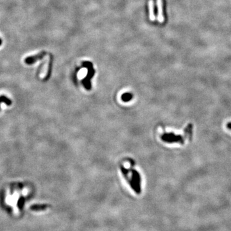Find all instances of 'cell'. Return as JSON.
Masks as SVG:
<instances>
[{
	"mask_svg": "<svg viewBox=\"0 0 231 231\" xmlns=\"http://www.w3.org/2000/svg\"><path fill=\"white\" fill-rule=\"evenodd\" d=\"M149 9V19L151 21H154L155 19V12H154V3L153 0H149L148 1Z\"/></svg>",
	"mask_w": 231,
	"mask_h": 231,
	"instance_id": "cell-3",
	"label": "cell"
},
{
	"mask_svg": "<svg viewBox=\"0 0 231 231\" xmlns=\"http://www.w3.org/2000/svg\"><path fill=\"white\" fill-rule=\"evenodd\" d=\"M157 21L160 23H163L164 22V17L163 15V7L162 0H157Z\"/></svg>",
	"mask_w": 231,
	"mask_h": 231,
	"instance_id": "cell-2",
	"label": "cell"
},
{
	"mask_svg": "<svg viewBox=\"0 0 231 231\" xmlns=\"http://www.w3.org/2000/svg\"><path fill=\"white\" fill-rule=\"evenodd\" d=\"M162 138L165 141L169 142V143L178 142V143L183 144L184 141V139L182 138V136H181V135H175L173 133L165 134V135H164V136H163Z\"/></svg>",
	"mask_w": 231,
	"mask_h": 231,
	"instance_id": "cell-1",
	"label": "cell"
},
{
	"mask_svg": "<svg viewBox=\"0 0 231 231\" xmlns=\"http://www.w3.org/2000/svg\"><path fill=\"white\" fill-rule=\"evenodd\" d=\"M1 102H3L6 104L7 105H12V100L5 96H0V104H1Z\"/></svg>",
	"mask_w": 231,
	"mask_h": 231,
	"instance_id": "cell-5",
	"label": "cell"
},
{
	"mask_svg": "<svg viewBox=\"0 0 231 231\" xmlns=\"http://www.w3.org/2000/svg\"><path fill=\"white\" fill-rule=\"evenodd\" d=\"M44 55V53H39V55H36V56H34V57H28V58H26V59H25L26 64H34V63H35L37 61L40 60V59H41V58H43Z\"/></svg>",
	"mask_w": 231,
	"mask_h": 231,
	"instance_id": "cell-4",
	"label": "cell"
},
{
	"mask_svg": "<svg viewBox=\"0 0 231 231\" xmlns=\"http://www.w3.org/2000/svg\"><path fill=\"white\" fill-rule=\"evenodd\" d=\"M227 127L229 130H231V122H229V123L227 124Z\"/></svg>",
	"mask_w": 231,
	"mask_h": 231,
	"instance_id": "cell-6",
	"label": "cell"
}]
</instances>
